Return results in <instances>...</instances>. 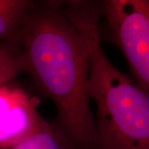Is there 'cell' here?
<instances>
[{
    "mask_svg": "<svg viewBox=\"0 0 149 149\" xmlns=\"http://www.w3.org/2000/svg\"><path fill=\"white\" fill-rule=\"evenodd\" d=\"M25 72L56 107L58 127L80 149H96L87 93L85 37L58 3L33 4L20 33Z\"/></svg>",
    "mask_w": 149,
    "mask_h": 149,
    "instance_id": "cell-1",
    "label": "cell"
},
{
    "mask_svg": "<svg viewBox=\"0 0 149 149\" xmlns=\"http://www.w3.org/2000/svg\"><path fill=\"white\" fill-rule=\"evenodd\" d=\"M89 54L87 93L96 106V149H149V94L112 64L100 44V8L70 2L64 8Z\"/></svg>",
    "mask_w": 149,
    "mask_h": 149,
    "instance_id": "cell-2",
    "label": "cell"
},
{
    "mask_svg": "<svg viewBox=\"0 0 149 149\" xmlns=\"http://www.w3.org/2000/svg\"><path fill=\"white\" fill-rule=\"evenodd\" d=\"M100 14L128 61L133 80L149 94V0H108Z\"/></svg>",
    "mask_w": 149,
    "mask_h": 149,
    "instance_id": "cell-3",
    "label": "cell"
},
{
    "mask_svg": "<svg viewBox=\"0 0 149 149\" xmlns=\"http://www.w3.org/2000/svg\"><path fill=\"white\" fill-rule=\"evenodd\" d=\"M43 118L37 104L9 82L0 85V149H10L36 131Z\"/></svg>",
    "mask_w": 149,
    "mask_h": 149,
    "instance_id": "cell-4",
    "label": "cell"
},
{
    "mask_svg": "<svg viewBox=\"0 0 149 149\" xmlns=\"http://www.w3.org/2000/svg\"><path fill=\"white\" fill-rule=\"evenodd\" d=\"M33 4L27 0H0V42H20L22 27Z\"/></svg>",
    "mask_w": 149,
    "mask_h": 149,
    "instance_id": "cell-5",
    "label": "cell"
},
{
    "mask_svg": "<svg viewBox=\"0 0 149 149\" xmlns=\"http://www.w3.org/2000/svg\"><path fill=\"white\" fill-rule=\"evenodd\" d=\"M78 148L73 141L59 127H53L44 120L35 132L10 149Z\"/></svg>",
    "mask_w": 149,
    "mask_h": 149,
    "instance_id": "cell-6",
    "label": "cell"
},
{
    "mask_svg": "<svg viewBox=\"0 0 149 149\" xmlns=\"http://www.w3.org/2000/svg\"><path fill=\"white\" fill-rule=\"evenodd\" d=\"M25 72L18 42H0V85Z\"/></svg>",
    "mask_w": 149,
    "mask_h": 149,
    "instance_id": "cell-7",
    "label": "cell"
}]
</instances>
